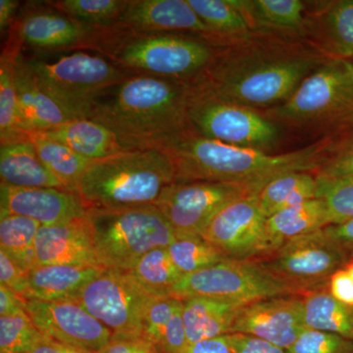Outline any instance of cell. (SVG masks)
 I'll return each instance as SVG.
<instances>
[{"label": "cell", "instance_id": "6da1fadb", "mask_svg": "<svg viewBox=\"0 0 353 353\" xmlns=\"http://www.w3.org/2000/svg\"><path fill=\"white\" fill-rule=\"evenodd\" d=\"M259 36L224 46L197 79L223 99L255 109L280 105L330 59L318 48Z\"/></svg>", "mask_w": 353, "mask_h": 353}, {"label": "cell", "instance_id": "7a4b0ae2", "mask_svg": "<svg viewBox=\"0 0 353 353\" xmlns=\"http://www.w3.org/2000/svg\"><path fill=\"white\" fill-rule=\"evenodd\" d=\"M334 138L296 152L269 154L256 148L206 138L192 125L154 141L150 148L170 158L175 183L213 182L245 188L259 194L276 176L290 172L317 171L331 150Z\"/></svg>", "mask_w": 353, "mask_h": 353}, {"label": "cell", "instance_id": "3957f363", "mask_svg": "<svg viewBox=\"0 0 353 353\" xmlns=\"http://www.w3.org/2000/svg\"><path fill=\"white\" fill-rule=\"evenodd\" d=\"M190 83L148 75H132L108 90L88 118L101 123L138 148L190 125Z\"/></svg>", "mask_w": 353, "mask_h": 353}, {"label": "cell", "instance_id": "277c9868", "mask_svg": "<svg viewBox=\"0 0 353 353\" xmlns=\"http://www.w3.org/2000/svg\"><path fill=\"white\" fill-rule=\"evenodd\" d=\"M176 182L170 158L155 148H138L92 162L77 187L85 210L154 205Z\"/></svg>", "mask_w": 353, "mask_h": 353}, {"label": "cell", "instance_id": "5b68a950", "mask_svg": "<svg viewBox=\"0 0 353 353\" xmlns=\"http://www.w3.org/2000/svg\"><path fill=\"white\" fill-rule=\"evenodd\" d=\"M223 48L194 34H131L124 29L102 55L134 75L192 83L205 73Z\"/></svg>", "mask_w": 353, "mask_h": 353}, {"label": "cell", "instance_id": "8992f818", "mask_svg": "<svg viewBox=\"0 0 353 353\" xmlns=\"http://www.w3.org/2000/svg\"><path fill=\"white\" fill-rule=\"evenodd\" d=\"M87 222L97 259L106 269L129 271L143 255L168 248L176 234L155 205L90 210Z\"/></svg>", "mask_w": 353, "mask_h": 353}, {"label": "cell", "instance_id": "52a82bcc", "mask_svg": "<svg viewBox=\"0 0 353 353\" xmlns=\"http://www.w3.org/2000/svg\"><path fill=\"white\" fill-rule=\"evenodd\" d=\"M27 60L44 92L72 119L88 118L102 94L134 75L104 55L87 50L73 51L53 61Z\"/></svg>", "mask_w": 353, "mask_h": 353}, {"label": "cell", "instance_id": "ba28073f", "mask_svg": "<svg viewBox=\"0 0 353 353\" xmlns=\"http://www.w3.org/2000/svg\"><path fill=\"white\" fill-rule=\"evenodd\" d=\"M269 113L294 126L321 127L340 134L352 129V60L330 58Z\"/></svg>", "mask_w": 353, "mask_h": 353}, {"label": "cell", "instance_id": "9c48e42d", "mask_svg": "<svg viewBox=\"0 0 353 353\" xmlns=\"http://www.w3.org/2000/svg\"><path fill=\"white\" fill-rule=\"evenodd\" d=\"M188 120L206 138L264 150L279 139V128L255 109L223 99L201 83H190Z\"/></svg>", "mask_w": 353, "mask_h": 353}, {"label": "cell", "instance_id": "30bf717a", "mask_svg": "<svg viewBox=\"0 0 353 353\" xmlns=\"http://www.w3.org/2000/svg\"><path fill=\"white\" fill-rule=\"evenodd\" d=\"M256 262L296 296H305L328 290L330 278L348 259L322 229L288 241Z\"/></svg>", "mask_w": 353, "mask_h": 353}, {"label": "cell", "instance_id": "8fae6325", "mask_svg": "<svg viewBox=\"0 0 353 353\" xmlns=\"http://www.w3.org/2000/svg\"><path fill=\"white\" fill-rule=\"evenodd\" d=\"M119 25L83 24L43 2H28L18 13L8 34L23 48L34 50H88L101 54Z\"/></svg>", "mask_w": 353, "mask_h": 353}, {"label": "cell", "instance_id": "7c38bea8", "mask_svg": "<svg viewBox=\"0 0 353 353\" xmlns=\"http://www.w3.org/2000/svg\"><path fill=\"white\" fill-rule=\"evenodd\" d=\"M171 296L181 299L212 297L248 304L271 297L296 296L256 261L227 259L183 276Z\"/></svg>", "mask_w": 353, "mask_h": 353}, {"label": "cell", "instance_id": "4fadbf2b", "mask_svg": "<svg viewBox=\"0 0 353 353\" xmlns=\"http://www.w3.org/2000/svg\"><path fill=\"white\" fill-rule=\"evenodd\" d=\"M153 296L128 271L105 269L74 301L121 336H143V317Z\"/></svg>", "mask_w": 353, "mask_h": 353}, {"label": "cell", "instance_id": "5bb4252c", "mask_svg": "<svg viewBox=\"0 0 353 353\" xmlns=\"http://www.w3.org/2000/svg\"><path fill=\"white\" fill-rule=\"evenodd\" d=\"M259 194L240 197L220 209L201 234L228 259L257 261L270 253Z\"/></svg>", "mask_w": 353, "mask_h": 353}, {"label": "cell", "instance_id": "9a60e30c", "mask_svg": "<svg viewBox=\"0 0 353 353\" xmlns=\"http://www.w3.org/2000/svg\"><path fill=\"white\" fill-rule=\"evenodd\" d=\"M246 196L256 194L230 183H174L164 190L154 205L173 228L176 236H201L220 209Z\"/></svg>", "mask_w": 353, "mask_h": 353}, {"label": "cell", "instance_id": "2e32d148", "mask_svg": "<svg viewBox=\"0 0 353 353\" xmlns=\"http://www.w3.org/2000/svg\"><path fill=\"white\" fill-rule=\"evenodd\" d=\"M28 315L46 338L97 353L113 333L77 301H27Z\"/></svg>", "mask_w": 353, "mask_h": 353}, {"label": "cell", "instance_id": "e0dca14e", "mask_svg": "<svg viewBox=\"0 0 353 353\" xmlns=\"http://www.w3.org/2000/svg\"><path fill=\"white\" fill-rule=\"evenodd\" d=\"M305 329L303 296H284L246 304L232 334H248L288 350Z\"/></svg>", "mask_w": 353, "mask_h": 353}, {"label": "cell", "instance_id": "ac0fdd59", "mask_svg": "<svg viewBox=\"0 0 353 353\" xmlns=\"http://www.w3.org/2000/svg\"><path fill=\"white\" fill-rule=\"evenodd\" d=\"M119 24L131 34L178 32L222 44L188 0H129Z\"/></svg>", "mask_w": 353, "mask_h": 353}, {"label": "cell", "instance_id": "d6986e66", "mask_svg": "<svg viewBox=\"0 0 353 353\" xmlns=\"http://www.w3.org/2000/svg\"><path fill=\"white\" fill-rule=\"evenodd\" d=\"M0 215L25 216L41 226L65 224L87 216L75 192L57 188H13L1 185Z\"/></svg>", "mask_w": 353, "mask_h": 353}, {"label": "cell", "instance_id": "ffe728a7", "mask_svg": "<svg viewBox=\"0 0 353 353\" xmlns=\"http://www.w3.org/2000/svg\"><path fill=\"white\" fill-rule=\"evenodd\" d=\"M34 265L101 266L88 230L87 216L55 226H41L34 248ZM103 267V266H102Z\"/></svg>", "mask_w": 353, "mask_h": 353}, {"label": "cell", "instance_id": "44dd1931", "mask_svg": "<svg viewBox=\"0 0 353 353\" xmlns=\"http://www.w3.org/2000/svg\"><path fill=\"white\" fill-rule=\"evenodd\" d=\"M15 85L23 124L30 138L32 134H41L72 120L44 92L22 52L16 62Z\"/></svg>", "mask_w": 353, "mask_h": 353}, {"label": "cell", "instance_id": "7402d4cb", "mask_svg": "<svg viewBox=\"0 0 353 353\" xmlns=\"http://www.w3.org/2000/svg\"><path fill=\"white\" fill-rule=\"evenodd\" d=\"M39 134L64 143L92 161L138 150L112 130L88 118L70 120Z\"/></svg>", "mask_w": 353, "mask_h": 353}, {"label": "cell", "instance_id": "603a6c76", "mask_svg": "<svg viewBox=\"0 0 353 353\" xmlns=\"http://www.w3.org/2000/svg\"><path fill=\"white\" fill-rule=\"evenodd\" d=\"M106 268L95 265H44L29 272L27 301H62L75 299L88 283Z\"/></svg>", "mask_w": 353, "mask_h": 353}, {"label": "cell", "instance_id": "cb8c5ba5", "mask_svg": "<svg viewBox=\"0 0 353 353\" xmlns=\"http://www.w3.org/2000/svg\"><path fill=\"white\" fill-rule=\"evenodd\" d=\"M183 301V320L190 345L232 334L234 322L246 304L190 297Z\"/></svg>", "mask_w": 353, "mask_h": 353}, {"label": "cell", "instance_id": "d4e9b609", "mask_svg": "<svg viewBox=\"0 0 353 353\" xmlns=\"http://www.w3.org/2000/svg\"><path fill=\"white\" fill-rule=\"evenodd\" d=\"M320 15L306 20V32L332 59H353V0L327 2Z\"/></svg>", "mask_w": 353, "mask_h": 353}, {"label": "cell", "instance_id": "484cf974", "mask_svg": "<svg viewBox=\"0 0 353 353\" xmlns=\"http://www.w3.org/2000/svg\"><path fill=\"white\" fill-rule=\"evenodd\" d=\"M0 179L1 185L8 187L65 190L62 183L44 166L31 139L0 146Z\"/></svg>", "mask_w": 353, "mask_h": 353}, {"label": "cell", "instance_id": "4316f807", "mask_svg": "<svg viewBox=\"0 0 353 353\" xmlns=\"http://www.w3.org/2000/svg\"><path fill=\"white\" fill-rule=\"evenodd\" d=\"M329 225H331V219L328 208L321 199L278 211L266 219L270 253L288 241L315 233Z\"/></svg>", "mask_w": 353, "mask_h": 353}, {"label": "cell", "instance_id": "83f0119b", "mask_svg": "<svg viewBox=\"0 0 353 353\" xmlns=\"http://www.w3.org/2000/svg\"><path fill=\"white\" fill-rule=\"evenodd\" d=\"M22 46L7 39L0 57V141L1 145L29 139L21 115L15 85V67Z\"/></svg>", "mask_w": 353, "mask_h": 353}, {"label": "cell", "instance_id": "f1b7e54d", "mask_svg": "<svg viewBox=\"0 0 353 353\" xmlns=\"http://www.w3.org/2000/svg\"><path fill=\"white\" fill-rule=\"evenodd\" d=\"M222 44L248 39L255 30L239 0H188Z\"/></svg>", "mask_w": 353, "mask_h": 353}, {"label": "cell", "instance_id": "f546056e", "mask_svg": "<svg viewBox=\"0 0 353 353\" xmlns=\"http://www.w3.org/2000/svg\"><path fill=\"white\" fill-rule=\"evenodd\" d=\"M319 183L310 172H290L276 176L259 194V201L267 218L283 209L318 199Z\"/></svg>", "mask_w": 353, "mask_h": 353}, {"label": "cell", "instance_id": "4dcf8cb0", "mask_svg": "<svg viewBox=\"0 0 353 353\" xmlns=\"http://www.w3.org/2000/svg\"><path fill=\"white\" fill-rule=\"evenodd\" d=\"M253 28L306 34L305 4L301 0L240 1ZM255 30V29H254Z\"/></svg>", "mask_w": 353, "mask_h": 353}, {"label": "cell", "instance_id": "1f68e13d", "mask_svg": "<svg viewBox=\"0 0 353 353\" xmlns=\"http://www.w3.org/2000/svg\"><path fill=\"white\" fill-rule=\"evenodd\" d=\"M30 139L44 166L62 183L65 190L76 194L79 182L94 161L74 152L64 143L41 134H32Z\"/></svg>", "mask_w": 353, "mask_h": 353}, {"label": "cell", "instance_id": "d6a6232c", "mask_svg": "<svg viewBox=\"0 0 353 353\" xmlns=\"http://www.w3.org/2000/svg\"><path fill=\"white\" fill-rule=\"evenodd\" d=\"M307 328L338 334L353 343V306L334 299L328 290L303 296Z\"/></svg>", "mask_w": 353, "mask_h": 353}, {"label": "cell", "instance_id": "836d02e7", "mask_svg": "<svg viewBox=\"0 0 353 353\" xmlns=\"http://www.w3.org/2000/svg\"><path fill=\"white\" fill-rule=\"evenodd\" d=\"M128 272L153 297L171 296L172 290L183 277L172 261L167 248L150 250Z\"/></svg>", "mask_w": 353, "mask_h": 353}, {"label": "cell", "instance_id": "e575fe53", "mask_svg": "<svg viewBox=\"0 0 353 353\" xmlns=\"http://www.w3.org/2000/svg\"><path fill=\"white\" fill-rule=\"evenodd\" d=\"M0 246L27 271L34 265V248L41 225L25 216L0 215Z\"/></svg>", "mask_w": 353, "mask_h": 353}, {"label": "cell", "instance_id": "d590c367", "mask_svg": "<svg viewBox=\"0 0 353 353\" xmlns=\"http://www.w3.org/2000/svg\"><path fill=\"white\" fill-rule=\"evenodd\" d=\"M167 250L172 261L183 276L203 270L228 259L201 236H176Z\"/></svg>", "mask_w": 353, "mask_h": 353}, {"label": "cell", "instance_id": "8d00e7d4", "mask_svg": "<svg viewBox=\"0 0 353 353\" xmlns=\"http://www.w3.org/2000/svg\"><path fill=\"white\" fill-rule=\"evenodd\" d=\"M46 2L83 24L109 27L119 22L129 0H54Z\"/></svg>", "mask_w": 353, "mask_h": 353}, {"label": "cell", "instance_id": "74e56055", "mask_svg": "<svg viewBox=\"0 0 353 353\" xmlns=\"http://www.w3.org/2000/svg\"><path fill=\"white\" fill-rule=\"evenodd\" d=\"M43 336L27 312L0 317V353H29Z\"/></svg>", "mask_w": 353, "mask_h": 353}, {"label": "cell", "instance_id": "f35d334b", "mask_svg": "<svg viewBox=\"0 0 353 353\" xmlns=\"http://www.w3.org/2000/svg\"><path fill=\"white\" fill-rule=\"evenodd\" d=\"M318 199L326 203L331 225L353 219V176L343 178L318 176Z\"/></svg>", "mask_w": 353, "mask_h": 353}, {"label": "cell", "instance_id": "ab89813d", "mask_svg": "<svg viewBox=\"0 0 353 353\" xmlns=\"http://www.w3.org/2000/svg\"><path fill=\"white\" fill-rule=\"evenodd\" d=\"M316 176L321 178L353 176V128L334 137L331 150Z\"/></svg>", "mask_w": 353, "mask_h": 353}, {"label": "cell", "instance_id": "60d3db41", "mask_svg": "<svg viewBox=\"0 0 353 353\" xmlns=\"http://www.w3.org/2000/svg\"><path fill=\"white\" fill-rule=\"evenodd\" d=\"M182 305L183 301L179 297H153L143 317V336L157 347L172 316Z\"/></svg>", "mask_w": 353, "mask_h": 353}, {"label": "cell", "instance_id": "b9f144b4", "mask_svg": "<svg viewBox=\"0 0 353 353\" xmlns=\"http://www.w3.org/2000/svg\"><path fill=\"white\" fill-rule=\"evenodd\" d=\"M289 353H353L352 341L320 330H304Z\"/></svg>", "mask_w": 353, "mask_h": 353}, {"label": "cell", "instance_id": "7bdbcfd3", "mask_svg": "<svg viewBox=\"0 0 353 353\" xmlns=\"http://www.w3.org/2000/svg\"><path fill=\"white\" fill-rule=\"evenodd\" d=\"M189 347L183 325L182 305L172 316L157 348L161 353H185Z\"/></svg>", "mask_w": 353, "mask_h": 353}, {"label": "cell", "instance_id": "ee69618b", "mask_svg": "<svg viewBox=\"0 0 353 353\" xmlns=\"http://www.w3.org/2000/svg\"><path fill=\"white\" fill-rule=\"evenodd\" d=\"M28 282L29 271L23 268L4 250H0V285H6L25 299Z\"/></svg>", "mask_w": 353, "mask_h": 353}, {"label": "cell", "instance_id": "f6af8a7d", "mask_svg": "<svg viewBox=\"0 0 353 353\" xmlns=\"http://www.w3.org/2000/svg\"><path fill=\"white\" fill-rule=\"evenodd\" d=\"M97 353H161L143 336L113 334L111 340Z\"/></svg>", "mask_w": 353, "mask_h": 353}, {"label": "cell", "instance_id": "bcb514c9", "mask_svg": "<svg viewBox=\"0 0 353 353\" xmlns=\"http://www.w3.org/2000/svg\"><path fill=\"white\" fill-rule=\"evenodd\" d=\"M224 338L234 353H289L285 348L248 334H229Z\"/></svg>", "mask_w": 353, "mask_h": 353}, {"label": "cell", "instance_id": "7dc6e473", "mask_svg": "<svg viewBox=\"0 0 353 353\" xmlns=\"http://www.w3.org/2000/svg\"><path fill=\"white\" fill-rule=\"evenodd\" d=\"M323 232L345 253L348 262L353 259V219L329 225Z\"/></svg>", "mask_w": 353, "mask_h": 353}, {"label": "cell", "instance_id": "c3c4849f", "mask_svg": "<svg viewBox=\"0 0 353 353\" xmlns=\"http://www.w3.org/2000/svg\"><path fill=\"white\" fill-rule=\"evenodd\" d=\"M328 292L340 303L353 306V279L345 267L330 278Z\"/></svg>", "mask_w": 353, "mask_h": 353}, {"label": "cell", "instance_id": "681fc988", "mask_svg": "<svg viewBox=\"0 0 353 353\" xmlns=\"http://www.w3.org/2000/svg\"><path fill=\"white\" fill-rule=\"evenodd\" d=\"M26 306L27 299L6 285H0V317L26 313Z\"/></svg>", "mask_w": 353, "mask_h": 353}, {"label": "cell", "instance_id": "f907efd6", "mask_svg": "<svg viewBox=\"0 0 353 353\" xmlns=\"http://www.w3.org/2000/svg\"><path fill=\"white\" fill-rule=\"evenodd\" d=\"M185 353H234L224 336L190 345Z\"/></svg>", "mask_w": 353, "mask_h": 353}, {"label": "cell", "instance_id": "816d5d0a", "mask_svg": "<svg viewBox=\"0 0 353 353\" xmlns=\"http://www.w3.org/2000/svg\"><path fill=\"white\" fill-rule=\"evenodd\" d=\"M20 2L17 0H0V32L2 36L10 31L19 10Z\"/></svg>", "mask_w": 353, "mask_h": 353}, {"label": "cell", "instance_id": "f5cc1de1", "mask_svg": "<svg viewBox=\"0 0 353 353\" xmlns=\"http://www.w3.org/2000/svg\"><path fill=\"white\" fill-rule=\"evenodd\" d=\"M29 353H90L85 350L64 345L59 341L51 340V339L43 336V340L39 341L31 352Z\"/></svg>", "mask_w": 353, "mask_h": 353}, {"label": "cell", "instance_id": "db71d44e", "mask_svg": "<svg viewBox=\"0 0 353 353\" xmlns=\"http://www.w3.org/2000/svg\"><path fill=\"white\" fill-rule=\"evenodd\" d=\"M345 268L347 269L348 273L350 274V276H352L353 279V259L350 260V261L348 262L347 265H345Z\"/></svg>", "mask_w": 353, "mask_h": 353}, {"label": "cell", "instance_id": "11a10c76", "mask_svg": "<svg viewBox=\"0 0 353 353\" xmlns=\"http://www.w3.org/2000/svg\"><path fill=\"white\" fill-rule=\"evenodd\" d=\"M352 63H353V59H352Z\"/></svg>", "mask_w": 353, "mask_h": 353}]
</instances>
